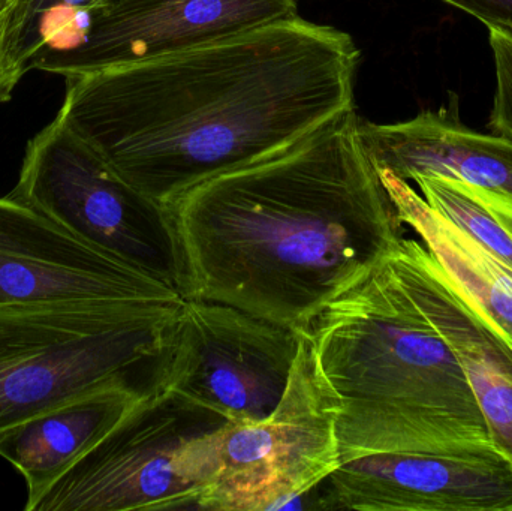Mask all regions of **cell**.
Masks as SVG:
<instances>
[{"label": "cell", "mask_w": 512, "mask_h": 511, "mask_svg": "<svg viewBox=\"0 0 512 511\" xmlns=\"http://www.w3.org/2000/svg\"><path fill=\"white\" fill-rule=\"evenodd\" d=\"M358 122L352 108L171 204L186 299L301 330L397 248L403 224Z\"/></svg>", "instance_id": "cell-2"}, {"label": "cell", "mask_w": 512, "mask_h": 511, "mask_svg": "<svg viewBox=\"0 0 512 511\" xmlns=\"http://www.w3.org/2000/svg\"><path fill=\"white\" fill-rule=\"evenodd\" d=\"M336 411L340 458L415 452L496 461L462 366L393 252L300 330Z\"/></svg>", "instance_id": "cell-3"}, {"label": "cell", "mask_w": 512, "mask_h": 511, "mask_svg": "<svg viewBox=\"0 0 512 511\" xmlns=\"http://www.w3.org/2000/svg\"><path fill=\"white\" fill-rule=\"evenodd\" d=\"M512 41V0H441Z\"/></svg>", "instance_id": "cell-20"}, {"label": "cell", "mask_w": 512, "mask_h": 511, "mask_svg": "<svg viewBox=\"0 0 512 511\" xmlns=\"http://www.w3.org/2000/svg\"><path fill=\"white\" fill-rule=\"evenodd\" d=\"M378 173L399 221L421 237L451 278L512 335L510 270L477 240L432 209L409 182L387 170Z\"/></svg>", "instance_id": "cell-15"}, {"label": "cell", "mask_w": 512, "mask_h": 511, "mask_svg": "<svg viewBox=\"0 0 512 511\" xmlns=\"http://www.w3.org/2000/svg\"><path fill=\"white\" fill-rule=\"evenodd\" d=\"M227 423L156 386L26 511L200 510V491L180 476L188 441Z\"/></svg>", "instance_id": "cell-8"}, {"label": "cell", "mask_w": 512, "mask_h": 511, "mask_svg": "<svg viewBox=\"0 0 512 511\" xmlns=\"http://www.w3.org/2000/svg\"><path fill=\"white\" fill-rule=\"evenodd\" d=\"M322 486L319 509L512 511V465L505 459L354 453L340 458Z\"/></svg>", "instance_id": "cell-11"}, {"label": "cell", "mask_w": 512, "mask_h": 511, "mask_svg": "<svg viewBox=\"0 0 512 511\" xmlns=\"http://www.w3.org/2000/svg\"><path fill=\"white\" fill-rule=\"evenodd\" d=\"M152 386L153 383L99 390L3 432L0 456L26 479V510L110 434Z\"/></svg>", "instance_id": "cell-14"}, {"label": "cell", "mask_w": 512, "mask_h": 511, "mask_svg": "<svg viewBox=\"0 0 512 511\" xmlns=\"http://www.w3.org/2000/svg\"><path fill=\"white\" fill-rule=\"evenodd\" d=\"M104 0H18L11 9V32L17 42L18 53L29 69L33 60L41 56L56 41L63 30L74 24L86 29L90 14ZM83 36V35H81Z\"/></svg>", "instance_id": "cell-17"}, {"label": "cell", "mask_w": 512, "mask_h": 511, "mask_svg": "<svg viewBox=\"0 0 512 511\" xmlns=\"http://www.w3.org/2000/svg\"><path fill=\"white\" fill-rule=\"evenodd\" d=\"M361 141L378 170L399 179L450 177L512 197V141L481 134L460 119L459 98L447 107L421 111L397 123H373L360 117Z\"/></svg>", "instance_id": "cell-13"}, {"label": "cell", "mask_w": 512, "mask_h": 511, "mask_svg": "<svg viewBox=\"0 0 512 511\" xmlns=\"http://www.w3.org/2000/svg\"><path fill=\"white\" fill-rule=\"evenodd\" d=\"M412 182L432 209L477 240L512 273V197L450 177Z\"/></svg>", "instance_id": "cell-16"}, {"label": "cell", "mask_w": 512, "mask_h": 511, "mask_svg": "<svg viewBox=\"0 0 512 511\" xmlns=\"http://www.w3.org/2000/svg\"><path fill=\"white\" fill-rule=\"evenodd\" d=\"M182 291L81 242L38 210L0 198V309L179 311Z\"/></svg>", "instance_id": "cell-9"}, {"label": "cell", "mask_w": 512, "mask_h": 511, "mask_svg": "<svg viewBox=\"0 0 512 511\" xmlns=\"http://www.w3.org/2000/svg\"><path fill=\"white\" fill-rule=\"evenodd\" d=\"M18 0H0V14L17 5Z\"/></svg>", "instance_id": "cell-21"}, {"label": "cell", "mask_w": 512, "mask_h": 511, "mask_svg": "<svg viewBox=\"0 0 512 511\" xmlns=\"http://www.w3.org/2000/svg\"><path fill=\"white\" fill-rule=\"evenodd\" d=\"M490 48L495 62L496 87L487 128L492 134L512 141V41L489 30Z\"/></svg>", "instance_id": "cell-18"}, {"label": "cell", "mask_w": 512, "mask_h": 511, "mask_svg": "<svg viewBox=\"0 0 512 511\" xmlns=\"http://www.w3.org/2000/svg\"><path fill=\"white\" fill-rule=\"evenodd\" d=\"M358 62L349 33L295 15L68 77L57 114L126 182L170 207L355 108Z\"/></svg>", "instance_id": "cell-1"}, {"label": "cell", "mask_w": 512, "mask_h": 511, "mask_svg": "<svg viewBox=\"0 0 512 511\" xmlns=\"http://www.w3.org/2000/svg\"><path fill=\"white\" fill-rule=\"evenodd\" d=\"M179 312L0 309V435L90 393L152 384Z\"/></svg>", "instance_id": "cell-4"}, {"label": "cell", "mask_w": 512, "mask_h": 511, "mask_svg": "<svg viewBox=\"0 0 512 511\" xmlns=\"http://www.w3.org/2000/svg\"><path fill=\"white\" fill-rule=\"evenodd\" d=\"M11 9L0 14V102L11 99L18 81L29 71V66L18 53L17 42L9 26Z\"/></svg>", "instance_id": "cell-19"}, {"label": "cell", "mask_w": 512, "mask_h": 511, "mask_svg": "<svg viewBox=\"0 0 512 511\" xmlns=\"http://www.w3.org/2000/svg\"><path fill=\"white\" fill-rule=\"evenodd\" d=\"M298 15V0H104L80 41L33 60L32 68L74 77L198 47Z\"/></svg>", "instance_id": "cell-10"}, {"label": "cell", "mask_w": 512, "mask_h": 511, "mask_svg": "<svg viewBox=\"0 0 512 511\" xmlns=\"http://www.w3.org/2000/svg\"><path fill=\"white\" fill-rule=\"evenodd\" d=\"M393 257L462 366L496 450L512 465V335L451 278L424 243L403 237Z\"/></svg>", "instance_id": "cell-12"}, {"label": "cell", "mask_w": 512, "mask_h": 511, "mask_svg": "<svg viewBox=\"0 0 512 511\" xmlns=\"http://www.w3.org/2000/svg\"><path fill=\"white\" fill-rule=\"evenodd\" d=\"M300 333L210 300L186 299L155 368V383L230 423H254L285 395Z\"/></svg>", "instance_id": "cell-7"}, {"label": "cell", "mask_w": 512, "mask_h": 511, "mask_svg": "<svg viewBox=\"0 0 512 511\" xmlns=\"http://www.w3.org/2000/svg\"><path fill=\"white\" fill-rule=\"evenodd\" d=\"M9 197L81 242L182 291V258L170 207L126 182L59 114L27 144Z\"/></svg>", "instance_id": "cell-6"}, {"label": "cell", "mask_w": 512, "mask_h": 511, "mask_svg": "<svg viewBox=\"0 0 512 511\" xmlns=\"http://www.w3.org/2000/svg\"><path fill=\"white\" fill-rule=\"evenodd\" d=\"M297 332V356L276 410L259 422L224 423L177 455L180 476L200 491V510L292 509L339 467L336 411Z\"/></svg>", "instance_id": "cell-5"}]
</instances>
